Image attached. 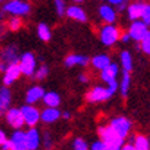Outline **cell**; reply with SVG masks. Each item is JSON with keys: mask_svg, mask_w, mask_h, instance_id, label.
Returning <instances> with one entry per match:
<instances>
[{"mask_svg": "<svg viewBox=\"0 0 150 150\" xmlns=\"http://www.w3.org/2000/svg\"><path fill=\"white\" fill-rule=\"evenodd\" d=\"M98 135H99L100 141L103 142L108 150H121L124 143V139L117 132L113 129L112 125H100L98 128Z\"/></svg>", "mask_w": 150, "mask_h": 150, "instance_id": "1", "label": "cell"}, {"mask_svg": "<svg viewBox=\"0 0 150 150\" xmlns=\"http://www.w3.org/2000/svg\"><path fill=\"white\" fill-rule=\"evenodd\" d=\"M30 13V4L25 0H8L6 1L1 11H0V18L4 17V14L14 15V17H26Z\"/></svg>", "mask_w": 150, "mask_h": 150, "instance_id": "2", "label": "cell"}, {"mask_svg": "<svg viewBox=\"0 0 150 150\" xmlns=\"http://www.w3.org/2000/svg\"><path fill=\"white\" fill-rule=\"evenodd\" d=\"M121 37V32L114 23H105L99 29V39L106 47L114 46Z\"/></svg>", "mask_w": 150, "mask_h": 150, "instance_id": "3", "label": "cell"}, {"mask_svg": "<svg viewBox=\"0 0 150 150\" xmlns=\"http://www.w3.org/2000/svg\"><path fill=\"white\" fill-rule=\"evenodd\" d=\"M19 51L17 46H6L0 51V72H4L6 69L14 64H19Z\"/></svg>", "mask_w": 150, "mask_h": 150, "instance_id": "4", "label": "cell"}, {"mask_svg": "<svg viewBox=\"0 0 150 150\" xmlns=\"http://www.w3.org/2000/svg\"><path fill=\"white\" fill-rule=\"evenodd\" d=\"M113 96L112 91L108 87L95 86L86 94V100L88 103H99V102H106Z\"/></svg>", "mask_w": 150, "mask_h": 150, "instance_id": "5", "label": "cell"}, {"mask_svg": "<svg viewBox=\"0 0 150 150\" xmlns=\"http://www.w3.org/2000/svg\"><path fill=\"white\" fill-rule=\"evenodd\" d=\"M37 61L36 57L32 54V52H23L21 55V59H19V68H21V72H22L23 76L26 77H30V76H35V72L37 69Z\"/></svg>", "mask_w": 150, "mask_h": 150, "instance_id": "6", "label": "cell"}, {"mask_svg": "<svg viewBox=\"0 0 150 150\" xmlns=\"http://www.w3.org/2000/svg\"><path fill=\"white\" fill-rule=\"evenodd\" d=\"M21 110H22L23 120H25V124L28 127H36V124L41 120V112L37 109L35 105L30 103L23 105Z\"/></svg>", "mask_w": 150, "mask_h": 150, "instance_id": "7", "label": "cell"}, {"mask_svg": "<svg viewBox=\"0 0 150 150\" xmlns=\"http://www.w3.org/2000/svg\"><path fill=\"white\" fill-rule=\"evenodd\" d=\"M6 117V121L10 127H13L14 129H21L25 124V120H23V114H22V110L21 108H10L4 114Z\"/></svg>", "mask_w": 150, "mask_h": 150, "instance_id": "8", "label": "cell"}, {"mask_svg": "<svg viewBox=\"0 0 150 150\" xmlns=\"http://www.w3.org/2000/svg\"><path fill=\"white\" fill-rule=\"evenodd\" d=\"M110 125L113 127V129L117 132L123 139L127 138L129 131H131V121H129L127 117H123V116L112 118V120H110Z\"/></svg>", "mask_w": 150, "mask_h": 150, "instance_id": "9", "label": "cell"}, {"mask_svg": "<svg viewBox=\"0 0 150 150\" xmlns=\"http://www.w3.org/2000/svg\"><path fill=\"white\" fill-rule=\"evenodd\" d=\"M149 25H146L143 21H134V22L129 25V29H128V33L131 36L132 40L135 41H141L143 37L149 33V29H147Z\"/></svg>", "mask_w": 150, "mask_h": 150, "instance_id": "10", "label": "cell"}, {"mask_svg": "<svg viewBox=\"0 0 150 150\" xmlns=\"http://www.w3.org/2000/svg\"><path fill=\"white\" fill-rule=\"evenodd\" d=\"M21 76H22V72H21V68H19V64L11 65L3 72V84L8 87L13 86Z\"/></svg>", "mask_w": 150, "mask_h": 150, "instance_id": "11", "label": "cell"}, {"mask_svg": "<svg viewBox=\"0 0 150 150\" xmlns=\"http://www.w3.org/2000/svg\"><path fill=\"white\" fill-rule=\"evenodd\" d=\"M91 64V59L87 55L83 54H69L66 58L64 59V65L66 68H73V66H83L86 68Z\"/></svg>", "mask_w": 150, "mask_h": 150, "instance_id": "12", "label": "cell"}, {"mask_svg": "<svg viewBox=\"0 0 150 150\" xmlns=\"http://www.w3.org/2000/svg\"><path fill=\"white\" fill-rule=\"evenodd\" d=\"M10 139L13 142V149L11 150H29L26 143V131H22V128L15 129Z\"/></svg>", "mask_w": 150, "mask_h": 150, "instance_id": "13", "label": "cell"}, {"mask_svg": "<svg viewBox=\"0 0 150 150\" xmlns=\"http://www.w3.org/2000/svg\"><path fill=\"white\" fill-rule=\"evenodd\" d=\"M118 72H120L118 65L112 62L108 68H105L103 70H100V79H102V81L103 83H106V86H109V84H112V83L117 81Z\"/></svg>", "mask_w": 150, "mask_h": 150, "instance_id": "14", "label": "cell"}, {"mask_svg": "<svg viewBox=\"0 0 150 150\" xmlns=\"http://www.w3.org/2000/svg\"><path fill=\"white\" fill-rule=\"evenodd\" d=\"M11 90L8 88V86L0 87V116H4L6 112L11 108Z\"/></svg>", "mask_w": 150, "mask_h": 150, "instance_id": "15", "label": "cell"}, {"mask_svg": "<svg viewBox=\"0 0 150 150\" xmlns=\"http://www.w3.org/2000/svg\"><path fill=\"white\" fill-rule=\"evenodd\" d=\"M66 17L70 18V19H73V21H76V22H80V23L87 22V19H88V17H87L84 8L80 7V6H77V4L68 6V10H66Z\"/></svg>", "mask_w": 150, "mask_h": 150, "instance_id": "16", "label": "cell"}, {"mask_svg": "<svg viewBox=\"0 0 150 150\" xmlns=\"http://www.w3.org/2000/svg\"><path fill=\"white\" fill-rule=\"evenodd\" d=\"M44 94H46V91H44V88L41 86H33V87H30L26 91V94H25V100H26V103L35 105V103H37L39 100H43Z\"/></svg>", "mask_w": 150, "mask_h": 150, "instance_id": "17", "label": "cell"}, {"mask_svg": "<svg viewBox=\"0 0 150 150\" xmlns=\"http://www.w3.org/2000/svg\"><path fill=\"white\" fill-rule=\"evenodd\" d=\"M98 13H99V17L100 19L106 23H113L117 18V13H116V10H114V6L112 4H102L99 6V10H98Z\"/></svg>", "mask_w": 150, "mask_h": 150, "instance_id": "18", "label": "cell"}, {"mask_svg": "<svg viewBox=\"0 0 150 150\" xmlns=\"http://www.w3.org/2000/svg\"><path fill=\"white\" fill-rule=\"evenodd\" d=\"M61 117H62V112L58 108H48V106H46V109L41 110V121L46 124L57 123Z\"/></svg>", "mask_w": 150, "mask_h": 150, "instance_id": "19", "label": "cell"}, {"mask_svg": "<svg viewBox=\"0 0 150 150\" xmlns=\"http://www.w3.org/2000/svg\"><path fill=\"white\" fill-rule=\"evenodd\" d=\"M40 134L35 127H29L26 131V143L29 150H37V147L40 146Z\"/></svg>", "mask_w": 150, "mask_h": 150, "instance_id": "20", "label": "cell"}, {"mask_svg": "<svg viewBox=\"0 0 150 150\" xmlns=\"http://www.w3.org/2000/svg\"><path fill=\"white\" fill-rule=\"evenodd\" d=\"M145 10V3L142 1H135L127 7V15L131 21H138L142 18V14Z\"/></svg>", "mask_w": 150, "mask_h": 150, "instance_id": "21", "label": "cell"}, {"mask_svg": "<svg viewBox=\"0 0 150 150\" xmlns=\"http://www.w3.org/2000/svg\"><path fill=\"white\" fill-rule=\"evenodd\" d=\"M110 64H112L110 57L106 54H98L91 58V66L95 69V70H99V72L103 70L105 68H108Z\"/></svg>", "mask_w": 150, "mask_h": 150, "instance_id": "22", "label": "cell"}, {"mask_svg": "<svg viewBox=\"0 0 150 150\" xmlns=\"http://www.w3.org/2000/svg\"><path fill=\"white\" fill-rule=\"evenodd\" d=\"M43 103L48 106V108H58L61 105V96H59V94H57L54 91H48L43 96Z\"/></svg>", "mask_w": 150, "mask_h": 150, "instance_id": "23", "label": "cell"}, {"mask_svg": "<svg viewBox=\"0 0 150 150\" xmlns=\"http://www.w3.org/2000/svg\"><path fill=\"white\" fill-rule=\"evenodd\" d=\"M37 36L41 41H50L51 36H52V32H51L50 26L47 23H39L37 25Z\"/></svg>", "mask_w": 150, "mask_h": 150, "instance_id": "24", "label": "cell"}, {"mask_svg": "<svg viewBox=\"0 0 150 150\" xmlns=\"http://www.w3.org/2000/svg\"><path fill=\"white\" fill-rule=\"evenodd\" d=\"M129 87H131V76L129 72H124L123 70V77L120 80V92L123 96H127L128 91H129Z\"/></svg>", "mask_w": 150, "mask_h": 150, "instance_id": "25", "label": "cell"}, {"mask_svg": "<svg viewBox=\"0 0 150 150\" xmlns=\"http://www.w3.org/2000/svg\"><path fill=\"white\" fill-rule=\"evenodd\" d=\"M120 62H121V68H123L124 72H131L132 70V57L128 51H123L121 55H120Z\"/></svg>", "mask_w": 150, "mask_h": 150, "instance_id": "26", "label": "cell"}, {"mask_svg": "<svg viewBox=\"0 0 150 150\" xmlns=\"http://www.w3.org/2000/svg\"><path fill=\"white\" fill-rule=\"evenodd\" d=\"M134 146L137 150H150L149 139L143 135H138L134 138Z\"/></svg>", "mask_w": 150, "mask_h": 150, "instance_id": "27", "label": "cell"}, {"mask_svg": "<svg viewBox=\"0 0 150 150\" xmlns=\"http://www.w3.org/2000/svg\"><path fill=\"white\" fill-rule=\"evenodd\" d=\"M7 28L11 32H17L22 28V17H14L11 15V18L7 21Z\"/></svg>", "mask_w": 150, "mask_h": 150, "instance_id": "28", "label": "cell"}, {"mask_svg": "<svg viewBox=\"0 0 150 150\" xmlns=\"http://www.w3.org/2000/svg\"><path fill=\"white\" fill-rule=\"evenodd\" d=\"M48 73H50V70H48V66L47 65H40V66H37L36 72H35V76L33 77L36 79V80H44V79L48 76Z\"/></svg>", "mask_w": 150, "mask_h": 150, "instance_id": "29", "label": "cell"}, {"mask_svg": "<svg viewBox=\"0 0 150 150\" xmlns=\"http://www.w3.org/2000/svg\"><path fill=\"white\" fill-rule=\"evenodd\" d=\"M54 7L55 11L59 17H64L66 15V10H68V6H66V0H54Z\"/></svg>", "mask_w": 150, "mask_h": 150, "instance_id": "30", "label": "cell"}, {"mask_svg": "<svg viewBox=\"0 0 150 150\" xmlns=\"http://www.w3.org/2000/svg\"><path fill=\"white\" fill-rule=\"evenodd\" d=\"M73 150H90L88 149V143H87L83 138H76L72 143Z\"/></svg>", "mask_w": 150, "mask_h": 150, "instance_id": "31", "label": "cell"}, {"mask_svg": "<svg viewBox=\"0 0 150 150\" xmlns=\"http://www.w3.org/2000/svg\"><path fill=\"white\" fill-rule=\"evenodd\" d=\"M141 48L145 54L150 55V32L141 40Z\"/></svg>", "mask_w": 150, "mask_h": 150, "instance_id": "32", "label": "cell"}, {"mask_svg": "<svg viewBox=\"0 0 150 150\" xmlns=\"http://www.w3.org/2000/svg\"><path fill=\"white\" fill-rule=\"evenodd\" d=\"M141 19L146 25H150V4H145V10H143V14H142Z\"/></svg>", "mask_w": 150, "mask_h": 150, "instance_id": "33", "label": "cell"}, {"mask_svg": "<svg viewBox=\"0 0 150 150\" xmlns=\"http://www.w3.org/2000/svg\"><path fill=\"white\" fill-rule=\"evenodd\" d=\"M90 150H108V147H106V145H105L103 142L100 141H96V142H94L91 145V149Z\"/></svg>", "mask_w": 150, "mask_h": 150, "instance_id": "34", "label": "cell"}, {"mask_svg": "<svg viewBox=\"0 0 150 150\" xmlns=\"http://www.w3.org/2000/svg\"><path fill=\"white\" fill-rule=\"evenodd\" d=\"M43 143H44V147H46L47 150L51 149V146H52V139H51V135L48 134V132H46V134H44V138H43Z\"/></svg>", "mask_w": 150, "mask_h": 150, "instance_id": "35", "label": "cell"}, {"mask_svg": "<svg viewBox=\"0 0 150 150\" xmlns=\"http://www.w3.org/2000/svg\"><path fill=\"white\" fill-rule=\"evenodd\" d=\"M0 149L1 150H11L13 149V142H11V139H7L3 145L0 146Z\"/></svg>", "mask_w": 150, "mask_h": 150, "instance_id": "36", "label": "cell"}, {"mask_svg": "<svg viewBox=\"0 0 150 150\" xmlns=\"http://www.w3.org/2000/svg\"><path fill=\"white\" fill-rule=\"evenodd\" d=\"M120 40L123 41V43H128V41L132 40V39H131V36H129V33H128V32H124V33H121V37H120Z\"/></svg>", "mask_w": 150, "mask_h": 150, "instance_id": "37", "label": "cell"}, {"mask_svg": "<svg viewBox=\"0 0 150 150\" xmlns=\"http://www.w3.org/2000/svg\"><path fill=\"white\" fill-rule=\"evenodd\" d=\"M88 80H90V79H88V74H86V73H80V74H79V81L80 83H84V84H86V83H88Z\"/></svg>", "mask_w": 150, "mask_h": 150, "instance_id": "38", "label": "cell"}, {"mask_svg": "<svg viewBox=\"0 0 150 150\" xmlns=\"http://www.w3.org/2000/svg\"><path fill=\"white\" fill-rule=\"evenodd\" d=\"M108 3H109V4H112V6H114V7H117V6L125 3V0H108Z\"/></svg>", "mask_w": 150, "mask_h": 150, "instance_id": "39", "label": "cell"}, {"mask_svg": "<svg viewBox=\"0 0 150 150\" xmlns=\"http://www.w3.org/2000/svg\"><path fill=\"white\" fill-rule=\"evenodd\" d=\"M6 141H7V137H6V132L3 131L1 128H0V146L3 145V143H4Z\"/></svg>", "mask_w": 150, "mask_h": 150, "instance_id": "40", "label": "cell"}, {"mask_svg": "<svg viewBox=\"0 0 150 150\" xmlns=\"http://www.w3.org/2000/svg\"><path fill=\"white\" fill-rule=\"evenodd\" d=\"M121 150H137V149H135L134 143H127V145H124L123 147H121Z\"/></svg>", "mask_w": 150, "mask_h": 150, "instance_id": "41", "label": "cell"}, {"mask_svg": "<svg viewBox=\"0 0 150 150\" xmlns=\"http://www.w3.org/2000/svg\"><path fill=\"white\" fill-rule=\"evenodd\" d=\"M62 117H64L65 120H69V118H70V113H69V112H64V113H62Z\"/></svg>", "mask_w": 150, "mask_h": 150, "instance_id": "42", "label": "cell"}, {"mask_svg": "<svg viewBox=\"0 0 150 150\" xmlns=\"http://www.w3.org/2000/svg\"><path fill=\"white\" fill-rule=\"evenodd\" d=\"M73 1H74V3H81L83 0H73Z\"/></svg>", "mask_w": 150, "mask_h": 150, "instance_id": "43", "label": "cell"}, {"mask_svg": "<svg viewBox=\"0 0 150 150\" xmlns=\"http://www.w3.org/2000/svg\"><path fill=\"white\" fill-rule=\"evenodd\" d=\"M6 1H8V0H0V3H3V4H4Z\"/></svg>", "mask_w": 150, "mask_h": 150, "instance_id": "44", "label": "cell"}, {"mask_svg": "<svg viewBox=\"0 0 150 150\" xmlns=\"http://www.w3.org/2000/svg\"><path fill=\"white\" fill-rule=\"evenodd\" d=\"M0 33H1V22H0Z\"/></svg>", "mask_w": 150, "mask_h": 150, "instance_id": "45", "label": "cell"}]
</instances>
